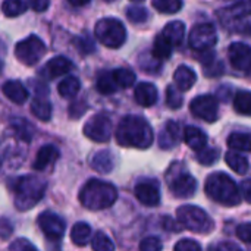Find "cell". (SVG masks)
I'll use <instances>...</instances> for the list:
<instances>
[{
  "label": "cell",
  "mask_w": 251,
  "mask_h": 251,
  "mask_svg": "<svg viewBox=\"0 0 251 251\" xmlns=\"http://www.w3.org/2000/svg\"><path fill=\"white\" fill-rule=\"evenodd\" d=\"M250 187H251V182L249 181V179H247V181H244V182H243V185H241V190H243V193H241V194L244 196V200H246L247 203H250L251 201Z\"/></svg>",
  "instance_id": "52"
},
{
  "label": "cell",
  "mask_w": 251,
  "mask_h": 251,
  "mask_svg": "<svg viewBox=\"0 0 251 251\" xmlns=\"http://www.w3.org/2000/svg\"><path fill=\"white\" fill-rule=\"evenodd\" d=\"M196 79H197L196 72L185 65L179 66L174 74V81H175L179 91H188L194 85Z\"/></svg>",
  "instance_id": "23"
},
{
  "label": "cell",
  "mask_w": 251,
  "mask_h": 251,
  "mask_svg": "<svg viewBox=\"0 0 251 251\" xmlns=\"http://www.w3.org/2000/svg\"><path fill=\"white\" fill-rule=\"evenodd\" d=\"M168 185L172 194L178 199H188L194 196L197 190V181L193 175H190L185 169L174 171V168L168 172Z\"/></svg>",
  "instance_id": "9"
},
{
  "label": "cell",
  "mask_w": 251,
  "mask_h": 251,
  "mask_svg": "<svg viewBox=\"0 0 251 251\" xmlns=\"http://www.w3.org/2000/svg\"><path fill=\"white\" fill-rule=\"evenodd\" d=\"M31 113L38 118L40 121H44L47 122L50 118H51V104L49 100L46 99H40L37 97L35 100H32L31 103Z\"/></svg>",
  "instance_id": "28"
},
{
  "label": "cell",
  "mask_w": 251,
  "mask_h": 251,
  "mask_svg": "<svg viewBox=\"0 0 251 251\" xmlns=\"http://www.w3.org/2000/svg\"><path fill=\"white\" fill-rule=\"evenodd\" d=\"M190 110L199 119H203L206 122H215L219 115V104L215 96L204 94V96L196 97L191 101Z\"/></svg>",
  "instance_id": "12"
},
{
  "label": "cell",
  "mask_w": 251,
  "mask_h": 251,
  "mask_svg": "<svg viewBox=\"0 0 251 251\" xmlns=\"http://www.w3.org/2000/svg\"><path fill=\"white\" fill-rule=\"evenodd\" d=\"M184 140L187 146L196 151H200L207 144V135L197 126H187L184 131Z\"/></svg>",
  "instance_id": "21"
},
{
  "label": "cell",
  "mask_w": 251,
  "mask_h": 251,
  "mask_svg": "<svg viewBox=\"0 0 251 251\" xmlns=\"http://www.w3.org/2000/svg\"><path fill=\"white\" fill-rule=\"evenodd\" d=\"M112 76L118 88H129L135 82V74L129 69H116L112 72Z\"/></svg>",
  "instance_id": "32"
},
{
  "label": "cell",
  "mask_w": 251,
  "mask_h": 251,
  "mask_svg": "<svg viewBox=\"0 0 251 251\" xmlns=\"http://www.w3.org/2000/svg\"><path fill=\"white\" fill-rule=\"evenodd\" d=\"M81 90V82L75 76H68L57 85V91L63 99H72L75 97Z\"/></svg>",
  "instance_id": "26"
},
{
  "label": "cell",
  "mask_w": 251,
  "mask_h": 251,
  "mask_svg": "<svg viewBox=\"0 0 251 251\" xmlns=\"http://www.w3.org/2000/svg\"><path fill=\"white\" fill-rule=\"evenodd\" d=\"M97 90L104 96L113 94L118 90V85H116V82H115L110 72H101L99 75V78H97Z\"/></svg>",
  "instance_id": "33"
},
{
  "label": "cell",
  "mask_w": 251,
  "mask_h": 251,
  "mask_svg": "<svg viewBox=\"0 0 251 251\" xmlns=\"http://www.w3.org/2000/svg\"><path fill=\"white\" fill-rule=\"evenodd\" d=\"M231 65L241 72L249 74L251 68V49L246 43H232L228 50Z\"/></svg>",
  "instance_id": "15"
},
{
  "label": "cell",
  "mask_w": 251,
  "mask_h": 251,
  "mask_svg": "<svg viewBox=\"0 0 251 251\" xmlns=\"http://www.w3.org/2000/svg\"><path fill=\"white\" fill-rule=\"evenodd\" d=\"M225 160H226L228 166H229L234 172H237V174H240V175H246V174L249 172V169H250L249 159H247L246 156L240 154V153L229 151V153H226Z\"/></svg>",
  "instance_id": "25"
},
{
  "label": "cell",
  "mask_w": 251,
  "mask_h": 251,
  "mask_svg": "<svg viewBox=\"0 0 251 251\" xmlns=\"http://www.w3.org/2000/svg\"><path fill=\"white\" fill-rule=\"evenodd\" d=\"M234 107L238 113L249 116L251 113V96L249 91H240L234 99Z\"/></svg>",
  "instance_id": "36"
},
{
  "label": "cell",
  "mask_w": 251,
  "mask_h": 251,
  "mask_svg": "<svg viewBox=\"0 0 251 251\" xmlns=\"http://www.w3.org/2000/svg\"><path fill=\"white\" fill-rule=\"evenodd\" d=\"M184 34H185V25L181 21H174V22H169L163 28L160 35L165 37L172 44V47H176L182 43Z\"/></svg>",
  "instance_id": "24"
},
{
  "label": "cell",
  "mask_w": 251,
  "mask_h": 251,
  "mask_svg": "<svg viewBox=\"0 0 251 251\" xmlns=\"http://www.w3.org/2000/svg\"><path fill=\"white\" fill-rule=\"evenodd\" d=\"M10 188L15 196V207L19 212H26L37 206V203L43 199L47 184L38 176L25 175L13 179Z\"/></svg>",
  "instance_id": "2"
},
{
  "label": "cell",
  "mask_w": 251,
  "mask_h": 251,
  "mask_svg": "<svg viewBox=\"0 0 251 251\" xmlns=\"http://www.w3.org/2000/svg\"><path fill=\"white\" fill-rule=\"evenodd\" d=\"M237 237H238L241 241H244L246 244H249V243L251 241L250 224H243V225H240V226H238V229H237Z\"/></svg>",
  "instance_id": "48"
},
{
  "label": "cell",
  "mask_w": 251,
  "mask_h": 251,
  "mask_svg": "<svg viewBox=\"0 0 251 251\" xmlns=\"http://www.w3.org/2000/svg\"><path fill=\"white\" fill-rule=\"evenodd\" d=\"M126 16H128V19H129L131 22H134V24H141V22H144V21L149 18V13H147V10H146L144 7H141V6H131V7H128V10H126Z\"/></svg>",
  "instance_id": "40"
},
{
  "label": "cell",
  "mask_w": 251,
  "mask_h": 251,
  "mask_svg": "<svg viewBox=\"0 0 251 251\" xmlns=\"http://www.w3.org/2000/svg\"><path fill=\"white\" fill-rule=\"evenodd\" d=\"M28 4L35 12H44V10L49 9L50 0H28Z\"/></svg>",
  "instance_id": "51"
},
{
  "label": "cell",
  "mask_w": 251,
  "mask_h": 251,
  "mask_svg": "<svg viewBox=\"0 0 251 251\" xmlns=\"http://www.w3.org/2000/svg\"><path fill=\"white\" fill-rule=\"evenodd\" d=\"M209 251H243L237 244L234 243H229V241H224V243H219L216 246H212Z\"/></svg>",
  "instance_id": "50"
},
{
  "label": "cell",
  "mask_w": 251,
  "mask_h": 251,
  "mask_svg": "<svg viewBox=\"0 0 251 251\" xmlns=\"http://www.w3.org/2000/svg\"><path fill=\"white\" fill-rule=\"evenodd\" d=\"M106 1H113V0H106Z\"/></svg>",
  "instance_id": "56"
},
{
  "label": "cell",
  "mask_w": 251,
  "mask_h": 251,
  "mask_svg": "<svg viewBox=\"0 0 251 251\" xmlns=\"http://www.w3.org/2000/svg\"><path fill=\"white\" fill-rule=\"evenodd\" d=\"M12 234H13V225L10 224V221L6 218H0V238L7 240Z\"/></svg>",
  "instance_id": "47"
},
{
  "label": "cell",
  "mask_w": 251,
  "mask_h": 251,
  "mask_svg": "<svg viewBox=\"0 0 251 251\" xmlns=\"http://www.w3.org/2000/svg\"><path fill=\"white\" fill-rule=\"evenodd\" d=\"M135 101L140 104V106H144V107H150L153 106L156 101H157V88L150 84V82H141L137 85L135 88Z\"/></svg>",
  "instance_id": "18"
},
{
  "label": "cell",
  "mask_w": 251,
  "mask_h": 251,
  "mask_svg": "<svg viewBox=\"0 0 251 251\" xmlns=\"http://www.w3.org/2000/svg\"><path fill=\"white\" fill-rule=\"evenodd\" d=\"M166 103L171 109H179L184 103L181 91L178 88H175L174 85L166 88Z\"/></svg>",
  "instance_id": "39"
},
{
  "label": "cell",
  "mask_w": 251,
  "mask_h": 251,
  "mask_svg": "<svg viewBox=\"0 0 251 251\" xmlns=\"http://www.w3.org/2000/svg\"><path fill=\"white\" fill-rule=\"evenodd\" d=\"M162 225L166 231H172V232H179L182 231V226L178 224V221H175L174 218L171 216H165L163 221H162Z\"/></svg>",
  "instance_id": "49"
},
{
  "label": "cell",
  "mask_w": 251,
  "mask_h": 251,
  "mask_svg": "<svg viewBox=\"0 0 251 251\" xmlns=\"http://www.w3.org/2000/svg\"><path fill=\"white\" fill-rule=\"evenodd\" d=\"M91 168L100 174H109L115 168V156L109 150H101L93 156Z\"/></svg>",
  "instance_id": "22"
},
{
  "label": "cell",
  "mask_w": 251,
  "mask_h": 251,
  "mask_svg": "<svg viewBox=\"0 0 251 251\" xmlns=\"http://www.w3.org/2000/svg\"><path fill=\"white\" fill-rule=\"evenodd\" d=\"M79 203L88 210H103L115 204L118 190L115 185L100 179H90L79 191Z\"/></svg>",
  "instance_id": "3"
},
{
  "label": "cell",
  "mask_w": 251,
  "mask_h": 251,
  "mask_svg": "<svg viewBox=\"0 0 251 251\" xmlns=\"http://www.w3.org/2000/svg\"><path fill=\"white\" fill-rule=\"evenodd\" d=\"M179 141V126L176 122L169 121L159 134V146L163 150L174 149Z\"/></svg>",
  "instance_id": "19"
},
{
  "label": "cell",
  "mask_w": 251,
  "mask_h": 251,
  "mask_svg": "<svg viewBox=\"0 0 251 251\" xmlns=\"http://www.w3.org/2000/svg\"><path fill=\"white\" fill-rule=\"evenodd\" d=\"M140 66L144 69V72H150V74H156L162 68L159 59H156L153 54H151V57L147 56V54H146V57H141L140 59Z\"/></svg>",
  "instance_id": "41"
},
{
  "label": "cell",
  "mask_w": 251,
  "mask_h": 251,
  "mask_svg": "<svg viewBox=\"0 0 251 251\" xmlns=\"http://www.w3.org/2000/svg\"><path fill=\"white\" fill-rule=\"evenodd\" d=\"M96 37L97 40L110 49L121 47L126 40V29L124 24L115 18H103L96 24Z\"/></svg>",
  "instance_id": "7"
},
{
  "label": "cell",
  "mask_w": 251,
  "mask_h": 251,
  "mask_svg": "<svg viewBox=\"0 0 251 251\" xmlns=\"http://www.w3.org/2000/svg\"><path fill=\"white\" fill-rule=\"evenodd\" d=\"M91 249L94 251H115V244L104 232L99 231L91 240Z\"/></svg>",
  "instance_id": "35"
},
{
  "label": "cell",
  "mask_w": 251,
  "mask_h": 251,
  "mask_svg": "<svg viewBox=\"0 0 251 251\" xmlns=\"http://www.w3.org/2000/svg\"><path fill=\"white\" fill-rule=\"evenodd\" d=\"M1 91L10 101H13L16 104H22L28 99V91L19 81H7V82H4V85L1 87Z\"/></svg>",
  "instance_id": "20"
},
{
  "label": "cell",
  "mask_w": 251,
  "mask_h": 251,
  "mask_svg": "<svg viewBox=\"0 0 251 251\" xmlns=\"http://www.w3.org/2000/svg\"><path fill=\"white\" fill-rule=\"evenodd\" d=\"M74 44L75 47L82 53V54H90L96 50V46L94 43L88 38V37H79V38H75L74 40Z\"/></svg>",
  "instance_id": "42"
},
{
  "label": "cell",
  "mask_w": 251,
  "mask_h": 251,
  "mask_svg": "<svg viewBox=\"0 0 251 251\" xmlns=\"http://www.w3.org/2000/svg\"><path fill=\"white\" fill-rule=\"evenodd\" d=\"M134 193L137 200L144 206L154 207L160 203V188L159 182H156L154 179H146L137 184Z\"/></svg>",
  "instance_id": "14"
},
{
  "label": "cell",
  "mask_w": 251,
  "mask_h": 251,
  "mask_svg": "<svg viewBox=\"0 0 251 251\" xmlns=\"http://www.w3.org/2000/svg\"><path fill=\"white\" fill-rule=\"evenodd\" d=\"M74 68V63L65 57V56H56L53 59H50L43 71H41V75L46 76L47 79H53V78H57V76H62L65 74H69Z\"/></svg>",
  "instance_id": "16"
},
{
  "label": "cell",
  "mask_w": 251,
  "mask_h": 251,
  "mask_svg": "<svg viewBox=\"0 0 251 251\" xmlns=\"http://www.w3.org/2000/svg\"><path fill=\"white\" fill-rule=\"evenodd\" d=\"M84 134L96 143H106L112 137V121L106 115H94L85 125Z\"/></svg>",
  "instance_id": "11"
},
{
  "label": "cell",
  "mask_w": 251,
  "mask_h": 251,
  "mask_svg": "<svg viewBox=\"0 0 251 251\" xmlns=\"http://www.w3.org/2000/svg\"><path fill=\"white\" fill-rule=\"evenodd\" d=\"M1 10L6 16L15 18L26 10V3L24 0H4V3L1 4Z\"/></svg>",
  "instance_id": "34"
},
{
  "label": "cell",
  "mask_w": 251,
  "mask_h": 251,
  "mask_svg": "<svg viewBox=\"0 0 251 251\" xmlns=\"http://www.w3.org/2000/svg\"><path fill=\"white\" fill-rule=\"evenodd\" d=\"M7 251H38V250L35 249V246H34L31 241H28V240H25V238H19V240L13 241V243L9 246Z\"/></svg>",
  "instance_id": "44"
},
{
  "label": "cell",
  "mask_w": 251,
  "mask_h": 251,
  "mask_svg": "<svg viewBox=\"0 0 251 251\" xmlns=\"http://www.w3.org/2000/svg\"><path fill=\"white\" fill-rule=\"evenodd\" d=\"M1 68H3V63H1V60H0V71H1Z\"/></svg>",
  "instance_id": "54"
},
{
  "label": "cell",
  "mask_w": 251,
  "mask_h": 251,
  "mask_svg": "<svg viewBox=\"0 0 251 251\" xmlns=\"http://www.w3.org/2000/svg\"><path fill=\"white\" fill-rule=\"evenodd\" d=\"M219 157V150L215 147H204L197 153V160L199 163L204 165V166H210L213 165Z\"/></svg>",
  "instance_id": "38"
},
{
  "label": "cell",
  "mask_w": 251,
  "mask_h": 251,
  "mask_svg": "<svg viewBox=\"0 0 251 251\" xmlns=\"http://www.w3.org/2000/svg\"><path fill=\"white\" fill-rule=\"evenodd\" d=\"M87 110V104L84 100H79V101H74L71 106H69V116L74 118V119H78L81 118Z\"/></svg>",
  "instance_id": "46"
},
{
  "label": "cell",
  "mask_w": 251,
  "mask_h": 251,
  "mask_svg": "<svg viewBox=\"0 0 251 251\" xmlns=\"http://www.w3.org/2000/svg\"><path fill=\"white\" fill-rule=\"evenodd\" d=\"M174 251H203L200 244L194 240H190V238H184L181 241L176 243L175 246V250Z\"/></svg>",
  "instance_id": "45"
},
{
  "label": "cell",
  "mask_w": 251,
  "mask_h": 251,
  "mask_svg": "<svg viewBox=\"0 0 251 251\" xmlns=\"http://www.w3.org/2000/svg\"><path fill=\"white\" fill-rule=\"evenodd\" d=\"M57 159H59V150L54 146H51V144L43 146L38 150L37 156H35V160L32 163V168L35 171H44L50 165H53Z\"/></svg>",
  "instance_id": "17"
},
{
  "label": "cell",
  "mask_w": 251,
  "mask_h": 251,
  "mask_svg": "<svg viewBox=\"0 0 251 251\" xmlns=\"http://www.w3.org/2000/svg\"><path fill=\"white\" fill-rule=\"evenodd\" d=\"M176 221L178 224L196 234H210L215 228V222L212 218L200 207L185 204L176 210Z\"/></svg>",
  "instance_id": "6"
},
{
  "label": "cell",
  "mask_w": 251,
  "mask_h": 251,
  "mask_svg": "<svg viewBox=\"0 0 251 251\" xmlns=\"http://www.w3.org/2000/svg\"><path fill=\"white\" fill-rule=\"evenodd\" d=\"M12 129L16 135L18 140L24 141V143H29L32 140V126L24 121V119H13L12 121Z\"/></svg>",
  "instance_id": "30"
},
{
  "label": "cell",
  "mask_w": 251,
  "mask_h": 251,
  "mask_svg": "<svg viewBox=\"0 0 251 251\" xmlns=\"http://www.w3.org/2000/svg\"><path fill=\"white\" fill-rule=\"evenodd\" d=\"M46 54V46L37 35H29L28 38L19 41L15 46V56L24 65L32 66Z\"/></svg>",
  "instance_id": "8"
},
{
  "label": "cell",
  "mask_w": 251,
  "mask_h": 251,
  "mask_svg": "<svg viewBox=\"0 0 251 251\" xmlns=\"http://www.w3.org/2000/svg\"><path fill=\"white\" fill-rule=\"evenodd\" d=\"M154 135L150 124L141 116H125L116 129V141L122 147L149 149Z\"/></svg>",
  "instance_id": "1"
},
{
  "label": "cell",
  "mask_w": 251,
  "mask_h": 251,
  "mask_svg": "<svg viewBox=\"0 0 251 251\" xmlns=\"http://www.w3.org/2000/svg\"><path fill=\"white\" fill-rule=\"evenodd\" d=\"M162 249H163L162 241L156 237L144 238L140 243V251H162Z\"/></svg>",
  "instance_id": "43"
},
{
  "label": "cell",
  "mask_w": 251,
  "mask_h": 251,
  "mask_svg": "<svg viewBox=\"0 0 251 251\" xmlns=\"http://www.w3.org/2000/svg\"><path fill=\"white\" fill-rule=\"evenodd\" d=\"M216 43L218 34L212 24H197L190 32V46L197 51H207Z\"/></svg>",
  "instance_id": "10"
},
{
  "label": "cell",
  "mask_w": 251,
  "mask_h": 251,
  "mask_svg": "<svg viewBox=\"0 0 251 251\" xmlns=\"http://www.w3.org/2000/svg\"><path fill=\"white\" fill-rule=\"evenodd\" d=\"M172 44L162 35H157L156 40H154V44H153V50H151V54L159 59V60H163V59H168L171 54H172Z\"/></svg>",
  "instance_id": "29"
},
{
  "label": "cell",
  "mask_w": 251,
  "mask_h": 251,
  "mask_svg": "<svg viewBox=\"0 0 251 251\" xmlns=\"http://www.w3.org/2000/svg\"><path fill=\"white\" fill-rule=\"evenodd\" d=\"M132 1H143V0H132Z\"/></svg>",
  "instance_id": "55"
},
{
  "label": "cell",
  "mask_w": 251,
  "mask_h": 251,
  "mask_svg": "<svg viewBox=\"0 0 251 251\" xmlns=\"http://www.w3.org/2000/svg\"><path fill=\"white\" fill-rule=\"evenodd\" d=\"M38 225H40L43 234L50 241H56V243L62 240V237L65 234V228H66L65 221L53 212H43L38 216Z\"/></svg>",
  "instance_id": "13"
},
{
  "label": "cell",
  "mask_w": 251,
  "mask_h": 251,
  "mask_svg": "<svg viewBox=\"0 0 251 251\" xmlns=\"http://www.w3.org/2000/svg\"><path fill=\"white\" fill-rule=\"evenodd\" d=\"M90 237H91V228H90L88 224L78 222V224L74 225V228L71 231V240H72L74 244L82 247V246H85L88 243Z\"/></svg>",
  "instance_id": "27"
},
{
  "label": "cell",
  "mask_w": 251,
  "mask_h": 251,
  "mask_svg": "<svg viewBox=\"0 0 251 251\" xmlns=\"http://www.w3.org/2000/svg\"><path fill=\"white\" fill-rule=\"evenodd\" d=\"M72 6H84V4H87L90 0H68Z\"/></svg>",
  "instance_id": "53"
},
{
  "label": "cell",
  "mask_w": 251,
  "mask_h": 251,
  "mask_svg": "<svg viewBox=\"0 0 251 251\" xmlns=\"http://www.w3.org/2000/svg\"><path fill=\"white\" fill-rule=\"evenodd\" d=\"M206 194L216 203L224 206H238L241 203V190L237 187L234 179L224 172L209 175L204 185Z\"/></svg>",
  "instance_id": "4"
},
{
  "label": "cell",
  "mask_w": 251,
  "mask_h": 251,
  "mask_svg": "<svg viewBox=\"0 0 251 251\" xmlns=\"http://www.w3.org/2000/svg\"><path fill=\"white\" fill-rule=\"evenodd\" d=\"M228 146L234 150L240 151H250V134L247 132H234L228 138Z\"/></svg>",
  "instance_id": "31"
},
{
  "label": "cell",
  "mask_w": 251,
  "mask_h": 251,
  "mask_svg": "<svg viewBox=\"0 0 251 251\" xmlns=\"http://www.w3.org/2000/svg\"><path fill=\"white\" fill-rule=\"evenodd\" d=\"M153 7L162 13H176L182 7V0H153Z\"/></svg>",
  "instance_id": "37"
},
{
  "label": "cell",
  "mask_w": 251,
  "mask_h": 251,
  "mask_svg": "<svg viewBox=\"0 0 251 251\" xmlns=\"http://www.w3.org/2000/svg\"><path fill=\"white\" fill-rule=\"evenodd\" d=\"M250 1L243 0L232 6L221 9L218 12V18L225 29H229L232 32L250 34Z\"/></svg>",
  "instance_id": "5"
}]
</instances>
